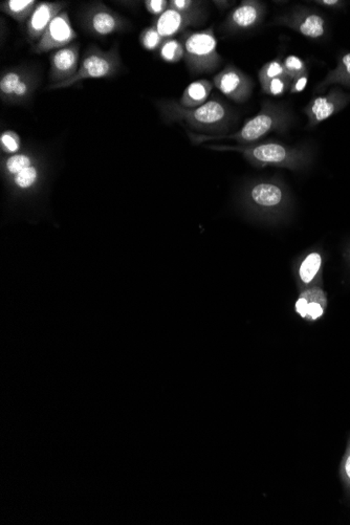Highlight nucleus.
<instances>
[{
	"instance_id": "1",
	"label": "nucleus",
	"mask_w": 350,
	"mask_h": 525,
	"mask_svg": "<svg viewBox=\"0 0 350 525\" xmlns=\"http://www.w3.org/2000/svg\"><path fill=\"white\" fill-rule=\"evenodd\" d=\"M156 107L165 123H180L187 129H194L207 135H218L228 131L235 121L232 109L216 98L210 99L196 108H185L172 100L158 101Z\"/></svg>"
},
{
	"instance_id": "2",
	"label": "nucleus",
	"mask_w": 350,
	"mask_h": 525,
	"mask_svg": "<svg viewBox=\"0 0 350 525\" xmlns=\"http://www.w3.org/2000/svg\"><path fill=\"white\" fill-rule=\"evenodd\" d=\"M291 123V115L283 106L271 102L263 103L256 116L247 119L236 132L229 135H207L187 130V135L194 144L216 140L237 141L241 144L256 142L271 131L287 129Z\"/></svg>"
},
{
	"instance_id": "3",
	"label": "nucleus",
	"mask_w": 350,
	"mask_h": 525,
	"mask_svg": "<svg viewBox=\"0 0 350 525\" xmlns=\"http://www.w3.org/2000/svg\"><path fill=\"white\" fill-rule=\"evenodd\" d=\"M122 68L119 46L114 44L110 50H103L98 46H88L80 60L79 70L77 74L65 82L48 86V90H64L80 86L83 81L88 79L114 78Z\"/></svg>"
},
{
	"instance_id": "4",
	"label": "nucleus",
	"mask_w": 350,
	"mask_h": 525,
	"mask_svg": "<svg viewBox=\"0 0 350 525\" xmlns=\"http://www.w3.org/2000/svg\"><path fill=\"white\" fill-rule=\"evenodd\" d=\"M181 40L184 43V60L191 74L214 72L223 62L217 50L218 41L213 26L202 31L185 32Z\"/></svg>"
},
{
	"instance_id": "5",
	"label": "nucleus",
	"mask_w": 350,
	"mask_h": 525,
	"mask_svg": "<svg viewBox=\"0 0 350 525\" xmlns=\"http://www.w3.org/2000/svg\"><path fill=\"white\" fill-rule=\"evenodd\" d=\"M81 23L88 33L99 38L125 31L132 26L128 19L103 3L88 6L83 11Z\"/></svg>"
},
{
	"instance_id": "6",
	"label": "nucleus",
	"mask_w": 350,
	"mask_h": 525,
	"mask_svg": "<svg viewBox=\"0 0 350 525\" xmlns=\"http://www.w3.org/2000/svg\"><path fill=\"white\" fill-rule=\"evenodd\" d=\"M207 147L213 150L239 151L247 159L260 165L293 166L298 157V153L295 150L278 143H263L253 146L210 145Z\"/></svg>"
},
{
	"instance_id": "7",
	"label": "nucleus",
	"mask_w": 350,
	"mask_h": 525,
	"mask_svg": "<svg viewBox=\"0 0 350 525\" xmlns=\"http://www.w3.org/2000/svg\"><path fill=\"white\" fill-rule=\"evenodd\" d=\"M349 103L350 92H343L339 86H333L327 95L315 97L303 109L309 120L307 127L313 128L324 121L329 120Z\"/></svg>"
},
{
	"instance_id": "8",
	"label": "nucleus",
	"mask_w": 350,
	"mask_h": 525,
	"mask_svg": "<svg viewBox=\"0 0 350 525\" xmlns=\"http://www.w3.org/2000/svg\"><path fill=\"white\" fill-rule=\"evenodd\" d=\"M273 24L283 26L309 39H320L327 34V21L317 12L296 8L274 20Z\"/></svg>"
},
{
	"instance_id": "9",
	"label": "nucleus",
	"mask_w": 350,
	"mask_h": 525,
	"mask_svg": "<svg viewBox=\"0 0 350 525\" xmlns=\"http://www.w3.org/2000/svg\"><path fill=\"white\" fill-rule=\"evenodd\" d=\"M215 88L237 104H243L252 96L254 83L243 70L228 64L213 78Z\"/></svg>"
},
{
	"instance_id": "10",
	"label": "nucleus",
	"mask_w": 350,
	"mask_h": 525,
	"mask_svg": "<svg viewBox=\"0 0 350 525\" xmlns=\"http://www.w3.org/2000/svg\"><path fill=\"white\" fill-rule=\"evenodd\" d=\"M77 37V32L72 28L70 15L64 10L52 21L39 41L32 46V52L37 55L55 52L74 43Z\"/></svg>"
},
{
	"instance_id": "11",
	"label": "nucleus",
	"mask_w": 350,
	"mask_h": 525,
	"mask_svg": "<svg viewBox=\"0 0 350 525\" xmlns=\"http://www.w3.org/2000/svg\"><path fill=\"white\" fill-rule=\"evenodd\" d=\"M206 19L207 11L203 5L189 12L168 9L154 20V26L165 40L174 37L188 28L204 23Z\"/></svg>"
},
{
	"instance_id": "12",
	"label": "nucleus",
	"mask_w": 350,
	"mask_h": 525,
	"mask_svg": "<svg viewBox=\"0 0 350 525\" xmlns=\"http://www.w3.org/2000/svg\"><path fill=\"white\" fill-rule=\"evenodd\" d=\"M50 86H55L70 80L79 70L80 44L74 42L65 48L55 50L50 56Z\"/></svg>"
},
{
	"instance_id": "13",
	"label": "nucleus",
	"mask_w": 350,
	"mask_h": 525,
	"mask_svg": "<svg viewBox=\"0 0 350 525\" xmlns=\"http://www.w3.org/2000/svg\"><path fill=\"white\" fill-rule=\"evenodd\" d=\"M265 7L257 0H243L232 10L223 22V29L229 33L253 29L262 21Z\"/></svg>"
},
{
	"instance_id": "14",
	"label": "nucleus",
	"mask_w": 350,
	"mask_h": 525,
	"mask_svg": "<svg viewBox=\"0 0 350 525\" xmlns=\"http://www.w3.org/2000/svg\"><path fill=\"white\" fill-rule=\"evenodd\" d=\"M68 7L65 1H40L27 22V40L32 46L39 41L50 24Z\"/></svg>"
},
{
	"instance_id": "15",
	"label": "nucleus",
	"mask_w": 350,
	"mask_h": 525,
	"mask_svg": "<svg viewBox=\"0 0 350 525\" xmlns=\"http://www.w3.org/2000/svg\"><path fill=\"white\" fill-rule=\"evenodd\" d=\"M213 86H214L213 82L207 79L194 81L187 86L178 103L185 108H196V107L202 106L209 100Z\"/></svg>"
},
{
	"instance_id": "16",
	"label": "nucleus",
	"mask_w": 350,
	"mask_h": 525,
	"mask_svg": "<svg viewBox=\"0 0 350 525\" xmlns=\"http://www.w3.org/2000/svg\"><path fill=\"white\" fill-rule=\"evenodd\" d=\"M331 86H342L343 88H350V52H346L340 57L337 68L331 70L316 86L315 92H324Z\"/></svg>"
},
{
	"instance_id": "17",
	"label": "nucleus",
	"mask_w": 350,
	"mask_h": 525,
	"mask_svg": "<svg viewBox=\"0 0 350 525\" xmlns=\"http://www.w3.org/2000/svg\"><path fill=\"white\" fill-rule=\"evenodd\" d=\"M39 1L36 0H5L0 3V10L18 23H27Z\"/></svg>"
},
{
	"instance_id": "18",
	"label": "nucleus",
	"mask_w": 350,
	"mask_h": 525,
	"mask_svg": "<svg viewBox=\"0 0 350 525\" xmlns=\"http://www.w3.org/2000/svg\"><path fill=\"white\" fill-rule=\"evenodd\" d=\"M251 197L256 205L271 208L276 207L282 201L283 195L278 186L265 183L253 188Z\"/></svg>"
},
{
	"instance_id": "19",
	"label": "nucleus",
	"mask_w": 350,
	"mask_h": 525,
	"mask_svg": "<svg viewBox=\"0 0 350 525\" xmlns=\"http://www.w3.org/2000/svg\"><path fill=\"white\" fill-rule=\"evenodd\" d=\"M28 68H13L3 70L0 76V99L6 104H9L14 92L23 79Z\"/></svg>"
},
{
	"instance_id": "20",
	"label": "nucleus",
	"mask_w": 350,
	"mask_h": 525,
	"mask_svg": "<svg viewBox=\"0 0 350 525\" xmlns=\"http://www.w3.org/2000/svg\"><path fill=\"white\" fill-rule=\"evenodd\" d=\"M38 84H39V78L37 74L28 68L23 79L14 92L9 104L19 105L29 102L34 92L37 90Z\"/></svg>"
},
{
	"instance_id": "21",
	"label": "nucleus",
	"mask_w": 350,
	"mask_h": 525,
	"mask_svg": "<svg viewBox=\"0 0 350 525\" xmlns=\"http://www.w3.org/2000/svg\"><path fill=\"white\" fill-rule=\"evenodd\" d=\"M35 164L33 155L29 153H16V155H9L3 159V170L7 177L10 179L13 177L17 173L21 172L24 169H27L30 166Z\"/></svg>"
},
{
	"instance_id": "22",
	"label": "nucleus",
	"mask_w": 350,
	"mask_h": 525,
	"mask_svg": "<svg viewBox=\"0 0 350 525\" xmlns=\"http://www.w3.org/2000/svg\"><path fill=\"white\" fill-rule=\"evenodd\" d=\"M160 57L167 63H178L185 58V48L178 38L165 39L160 48Z\"/></svg>"
},
{
	"instance_id": "23",
	"label": "nucleus",
	"mask_w": 350,
	"mask_h": 525,
	"mask_svg": "<svg viewBox=\"0 0 350 525\" xmlns=\"http://www.w3.org/2000/svg\"><path fill=\"white\" fill-rule=\"evenodd\" d=\"M40 175H41V170L36 164H34V165L28 167L27 169L22 170L21 172L11 177V181L14 187L17 188L18 190L28 191V190L33 189L37 185Z\"/></svg>"
},
{
	"instance_id": "24",
	"label": "nucleus",
	"mask_w": 350,
	"mask_h": 525,
	"mask_svg": "<svg viewBox=\"0 0 350 525\" xmlns=\"http://www.w3.org/2000/svg\"><path fill=\"white\" fill-rule=\"evenodd\" d=\"M281 76H285V68H283V61L280 58L267 62L259 70L258 79L261 88L267 86V83L273 79Z\"/></svg>"
},
{
	"instance_id": "25",
	"label": "nucleus",
	"mask_w": 350,
	"mask_h": 525,
	"mask_svg": "<svg viewBox=\"0 0 350 525\" xmlns=\"http://www.w3.org/2000/svg\"><path fill=\"white\" fill-rule=\"evenodd\" d=\"M0 147L6 155H16L21 149V137L16 131L7 129L0 135Z\"/></svg>"
},
{
	"instance_id": "26",
	"label": "nucleus",
	"mask_w": 350,
	"mask_h": 525,
	"mask_svg": "<svg viewBox=\"0 0 350 525\" xmlns=\"http://www.w3.org/2000/svg\"><path fill=\"white\" fill-rule=\"evenodd\" d=\"M164 38L160 35L156 26L145 28L140 34V43L146 50H156L161 48Z\"/></svg>"
},
{
	"instance_id": "27",
	"label": "nucleus",
	"mask_w": 350,
	"mask_h": 525,
	"mask_svg": "<svg viewBox=\"0 0 350 525\" xmlns=\"http://www.w3.org/2000/svg\"><path fill=\"white\" fill-rule=\"evenodd\" d=\"M320 266H321V257L319 254H311L307 256V259L303 261L302 266L300 268V277L305 284H309L317 275Z\"/></svg>"
},
{
	"instance_id": "28",
	"label": "nucleus",
	"mask_w": 350,
	"mask_h": 525,
	"mask_svg": "<svg viewBox=\"0 0 350 525\" xmlns=\"http://www.w3.org/2000/svg\"><path fill=\"white\" fill-rule=\"evenodd\" d=\"M291 79L285 75V76L278 77L269 81L267 86L261 88L265 94L273 97L283 96L287 90H289L291 84Z\"/></svg>"
},
{
	"instance_id": "29",
	"label": "nucleus",
	"mask_w": 350,
	"mask_h": 525,
	"mask_svg": "<svg viewBox=\"0 0 350 525\" xmlns=\"http://www.w3.org/2000/svg\"><path fill=\"white\" fill-rule=\"evenodd\" d=\"M283 68H285V75L291 80L297 78L300 75L309 72L305 62L295 55H289L283 60Z\"/></svg>"
},
{
	"instance_id": "30",
	"label": "nucleus",
	"mask_w": 350,
	"mask_h": 525,
	"mask_svg": "<svg viewBox=\"0 0 350 525\" xmlns=\"http://www.w3.org/2000/svg\"><path fill=\"white\" fill-rule=\"evenodd\" d=\"M324 304H327L325 298L318 299V300L315 301H309V299H307V310L305 318H309V320H317L318 318H320L323 315Z\"/></svg>"
},
{
	"instance_id": "31",
	"label": "nucleus",
	"mask_w": 350,
	"mask_h": 525,
	"mask_svg": "<svg viewBox=\"0 0 350 525\" xmlns=\"http://www.w3.org/2000/svg\"><path fill=\"white\" fill-rule=\"evenodd\" d=\"M204 5L203 1H194V0H170L169 9L178 12H189Z\"/></svg>"
},
{
	"instance_id": "32",
	"label": "nucleus",
	"mask_w": 350,
	"mask_h": 525,
	"mask_svg": "<svg viewBox=\"0 0 350 525\" xmlns=\"http://www.w3.org/2000/svg\"><path fill=\"white\" fill-rule=\"evenodd\" d=\"M144 5L148 13L158 17L169 9V1L167 0H146Z\"/></svg>"
},
{
	"instance_id": "33",
	"label": "nucleus",
	"mask_w": 350,
	"mask_h": 525,
	"mask_svg": "<svg viewBox=\"0 0 350 525\" xmlns=\"http://www.w3.org/2000/svg\"><path fill=\"white\" fill-rule=\"evenodd\" d=\"M307 83H309V72L300 75L297 78L294 79L291 81L289 92L291 94H299V92H303L305 90Z\"/></svg>"
},
{
	"instance_id": "34",
	"label": "nucleus",
	"mask_w": 350,
	"mask_h": 525,
	"mask_svg": "<svg viewBox=\"0 0 350 525\" xmlns=\"http://www.w3.org/2000/svg\"><path fill=\"white\" fill-rule=\"evenodd\" d=\"M296 310L302 318L307 317V299L305 297L301 296L298 299L297 302H296Z\"/></svg>"
},
{
	"instance_id": "35",
	"label": "nucleus",
	"mask_w": 350,
	"mask_h": 525,
	"mask_svg": "<svg viewBox=\"0 0 350 525\" xmlns=\"http://www.w3.org/2000/svg\"><path fill=\"white\" fill-rule=\"evenodd\" d=\"M317 3L327 8H339L342 7L344 3L339 1V0H319Z\"/></svg>"
},
{
	"instance_id": "36",
	"label": "nucleus",
	"mask_w": 350,
	"mask_h": 525,
	"mask_svg": "<svg viewBox=\"0 0 350 525\" xmlns=\"http://www.w3.org/2000/svg\"><path fill=\"white\" fill-rule=\"evenodd\" d=\"M344 471H345L348 479L350 480V454L346 457L345 464H344Z\"/></svg>"
},
{
	"instance_id": "37",
	"label": "nucleus",
	"mask_w": 350,
	"mask_h": 525,
	"mask_svg": "<svg viewBox=\"0 0 350 525\" xmlns=\"http://www.w3.org/2000/svg\"><path fill=\"white\" fill-rule=\"evenodd\" d=\"M214 3L217 7H221V9H226V8H228L231 5V3H229V1H214Z\"/></svg>"
}]
</instances>
